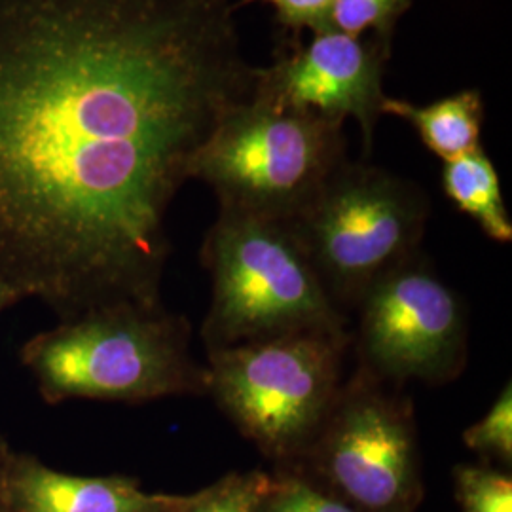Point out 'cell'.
Wrapping results in <instances>:
<instances>
[{"label":"cell","instance_id":"cell-9","mask_svg":"<svg viewBox=\"0 0 512 512\" xmlns=\"http://www.w3.org/2000/svg\"><path fill=\"white\" fill-rule=\"evenodd\" d=\"M391 42L382 38L349 37L323 29L304 37H285L274 63L256 69L255 95L281 107L306 110L344 124L355 118L363 131L365 152L382 105L385 65Z\"/></svg>","mask_w":512,"mask_h":512},{"label":"cell","instance_id":"cell-8","mask_svg":"<svg viewBox=\"0 0 512 512\" xmlns=\"http://www.w3.org/2000/svg\"><path fill=\"white\" fill-rule=\"evenodd\" d=\"M357 310L361 368L385 384L454 382L467 361L465 308L420 255L378 277Z\"/></svg>","mask_w":512,"mask_h":512},{"label":"cell","instance_id":"cell-3","mask_svg":"<svg viewBox=\"0 0 512 512\" xmlns=\"http://www.w3.org/2000/svg\"><path fill=\"white\" fill-rule=\"evenodd\" d=\"M213 296L203 323L207 351L304 330H346L289 222L220 209L203 241Z\"/></svg>","mask_w":512,"mask_h":512},{"label":"cell","instance_id":"cell-19","mask_svg":"<svg viewBox=\"0 0 512 512\" xmlns=\"http://www.w3.org/2000/svg\"><path fill=\"white\" fill-rule=\"evenodd\" d=\"M12 450L8 442L0 435V512L4 511V494H6V475H8V465L12 459Z\"/></svg>","mask_w":512,"mask_h":512},{"label":"cell","instance_id":"cell-10","mask_svg":"<svg viewBox=\"0 0 512 512\" xmlns=\"http://www.w3.org/2000/svg\"><path fill=\"white\" fill-rule=\"evenodd\" d=\"M192 495L148 494L126 476H74L12 454L6 512H183Z\"/></svg>","mask_w":512,"mask_h":512},{"label":"cell","instance_id":"cell-7","mask_svg":"<svg viewBox=\"0 0 512 512\" xmlns=\"http://www.w3.org/2000/svg\"><path fill=\"white\" fill-rule=\"evenodd\" d=\"M416 429L412 403L359 366L304 454L355 511L403 512L418 490Z\"/></svg>","mask_w":512,"mask_h":512},{"label":"cell","instance_id":"cell-6","mask_svg":"<svg viewBox=\"0 0 512 512\" xmlns=\"http://www.w3.org/2000/svg\"><path fill=\"white\" fill-rule=\"evenodd\" d=\"M427 217L429 202L416 184L346 160L289 224L344 310L357 308L378 277L418 255Z\"/></svg>","mask_w":512,"mask_h":512},{"label":"cell","instance_id":"cell-13","mask_svg":"<svg viewBox=\"0 0 512 512\" xmlns=\"http://www.w3.org/2000/svg\"><path fill=\"white\" fill-rule=\"evenodd\" d=\"M412 8V0H334L330 29L349 37H378L391 42L399 19Z\"/></svg>","mask_w":512,"mask_h":512},{"label":"cell","instance_id":"cell-20","mask_svg":"<svg viewBox=\"0 0 512 512\" xmlns=\"http://www.w3.org/2000/svg\"><path fill=\"white\" fill-rule=\"evenodd\" d=\"M21 300H23L21 294L16 293L14 289H10L8 285L0 283V313L8 310V308H12V306H16Z\"/></svg>","mask_w":512,"mask_h":512},{"label":"cell","instance_id":"cell-15","mask_svg":"<svg viewBox=\"0 0 512 512\" xmlns=\"http://www.w3.org/2000/svg\"><path fill=\"white\" fill-rule=\"evenodd\" d=\"M256 512H359L344 499L329 494L304 478L291 476L272 482Z\"/></svg>","mask_w":512,"mask_h":512},{"label":"cell","instance_id":"cell-16","mask_svg":"<svg viewBox=\"0 0 512 512\" xmlns=\"http://www.w3.org/2000/svg\"><path fill=\"white\" fill-rule=\"evenodd\" d=\"M456 488L465 512H512L511 476L461 465L456 469Z\"/></svg>","mask_w":512,"mask_h":512},{"label":"cell","instance_id":"cell-1","mask_svg":"<svg viewBox=\"0 0 512 512\" xmlns=\"http://www.w3.org/2000/svg\"><path fill=\"white\" fill-rule=\"evenodd\" d=\"M234 0H0V283L69 321L156 306L165 220L255 93Z\"/></svg>","mask_w":512,"mask_h":512},{"label":"cell","instance_id":"cell-18","mask_svg":"<svg viewBox=\"0 0 512 512\" xmlns=\"http://www.w3.org/2000/svg\"><path fill=\"white\" fill-rule=\"evenodd\" d=\"M264 2L274 8L275 21L285 37H304V31L317 33L330 29V10L334 0H239L238 6Z\"/></svg>","mask_w":512,"mask_h":512},{"label":"cell","instance_id":"cell-12","mask_svg":"<svg viewBox=\"0 0 512 512\" xmlns=\"http://www.w3.org/2000/svg\"><path fill=\"white\" fill-rule=\"evenodd\" d=\"M442 190L461 213L475 220L488 238L499 243L511 241L512 222L499 175L484 148L444 162Z\"/></svg>","mask_w":512,"mask_h":512},{"label":"cell","instance_id":"cell-17","mask_svg":"<svg viewBox=\"0 0 512 512\" xmlns=\"http://www.w3.org/2000/svg\"><path fill=\"white\" fill-rule=\"evenodd\" d=\"M465 444L486 456H497L507 463L512 459V385L507 384L482 420L463 433Z\"/></svg>","mask_w":512,"mask_h":512},{"label":"cell","instance_id":"cell-5","mask_svg":"<svg viewBox=\"0 0 512 512\" xmlns=\"http://www.w3.org/2000/svg\"><path fill=\"white\" fill-rule=\"evenodd\" d=\"M348 346L346 330H304L207 351V395L266 454H304L338 397Z\"/></svg>","mask_w":512,"mask_h":512},{"label":"cell","instance_id":"cell-2","mask_svg":"<svg viewBox=\"0 0 512 512\" xmlns=\"http://www.w3.org/2000/svg\"><path fill=\"white\" fill-rule=\"evenodd\" d=\"M21 363L50 404L207 395V370L190 355V325L162 304H118L59 321L23 344Z\"/></svg>","mask_w":512,"mask_h":512},{"label":"cell","instance_id":"cell-11","mask_svg":"<svg viewBox=\"0 0 512 512\" xmlns=\"http://www.w3.org/2000/svg\"><path fill=\"white\" fill-rule=\"evenodd\" d=\"M382 114L397 116L418 131L421 143L442 162L480 148L484 101L478 90H463L427 105L385 97Z\"/></svg>","mask_w":512,"mask_h":512},{"label":"cell","instance_id":"cell-14","mask_svg":"<svg viewBox=\"0 0 512 512\" xmlns=\"http://www.w3.org/2000/svg\"><path fill=\"white\" fill-rule=\"evenodd\" d=\"M270 486L262 473L228 475L211 488L192 494L183 512H256Z\"/></svg>","mask_w":512,"mask_h":512},{"label":"cell","instance_id":"cell-4","mask_svg":"<svg viewBox=\"0 0 512 512\" xmlns=\"http://www.w3.org/2000/svg\"><path fill=\"white\" fill-rule=\"evenodd\" d=\"M342 126L253 93L203 143L190 179L209 184L224 211L291 222L348 160Z\"/></svg>","mask_w":512,"mask_h":512}]
</instances>
